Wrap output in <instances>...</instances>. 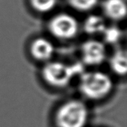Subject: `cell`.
<instances>
[{
    "label": "cell",
    "instance_id": "7a4b0ae2",
    "mask_svg": "<svg viewBox=\"0 0 127 127\" xmlns=\"http://www.w3.org/2000/svg\"><path fill=\"white\" fill-rule=\"evenodd\" d=\"M84 72L83 64L76 63L73 64L60 61H52L43 66L41 74L47 84L55 88H64L68 85L76 76Z\"/></svg>",
    "mask_w": 127,
    "mask_h": 127
},
{
    "label": "cell",
    "instance_id": "52a82bcc",
    "mask_svg": "<svg viewBox=\"0 0 127 127\" xmlns=\"http://www.w3.org/2000/svg\"><path fill=\"white\" fill-rule=\"evenodd\" d=\"M102 11L110 20L122 21L126 16V3L125 0H104Z\"/></svg>",
    "mask_w": 127,
    "mask_h": 127
},
{
    "label": "cell",
    "instance_id": "7c38bea8",
    "mask_svg": "<svg viewBox=\"0 0 127 127\" xmlns=\"http://www.w3.org/2000/svg\"><path fill=\"white\" fill-rule=\"evenodd\" d=\"M67 1L73 9L81 12L91 11L98 2V0H67Z\"/></svg>",
    "mask_w": 127,
    "mask_h": 127
},
{
    "label": "cell",
    "instance_id": "277c9868",
    "mask_svg": "<svg viewBox=\"0 0 127 127\" xmlns=\"http://www.w3.org/2000/svg\"><path fill=\"white\" fill-rule=\"evenodd\" d=\"M48 29L53 37L60 40L75 38L79 32V23L74 16L68 13H59L48 23Z\"/></svg>",
    "mask_w": 127,
    "mask_h": 127
},
{
    "label": "cell",
    "instance_id": "3957f363",
    "mask_svg": "<svg viewBox=\"0 0 127 127\" xmlns=\"http://www.w3.org/2000/svg\"><path fill=\"white\" fill-rule=\"evenodd\" d=\"M89 120V109L84 102L71 100L59 107L55 115L57 127H85Z\"/></svg>",
    "mask_w": 127,
    "mask_h": 127
},
{
    "label": "cell",
    "instance_id": "9c48e42d",
    "mask_svg": "<svg viewBox=\"0 0 127 127\" xmlns=\"http://www.w3.org/2000/svg\"><path fill=\"white\" fill-rule=\"evenodd\" d=\"M106 28L105 20L101 16L97 15H89L85 19L83 24L84 31L88 35H98L102 34L105 28Z\"/></svg>",
    "mask_w": 127,
    "mask_h": 127
},
{
    "label": "cell",
    "instance_id": "8fae6325",
    "mask_svg": "<svg viewBox=\"0 0 127 127\" xmlns=\"http://www.w3.org/2000/svg\"><path fill=\"white\" fill-rule=\"evenodd\" d=\"M102 35L105 42L109 44H116L122 38L121 30L116 26L106 27Z\"/></svg>",
    "mask_w": 127,
    "mask_h": 127
},
{
    "label": "cell",
    "instance_id": "30bf717a",
    "mask_svg": "<svg viewBox=\"0 0 127 127\" xmlns=\"http://www.w3.org/2000/svg\"><path fill=\"white\" fill-rule=\"evenodd\" d=\"M29 2L35 11L39 14H46L54 10L57 0H29Z\"/></svg>",
    "mask_w": 127,
    "mask_h": 127
},
{
    "label": "cell",
    "instance_id": "5b68a950",
    "mask_svg": "<svg viewBox=\"0 0 127 127\" xmlns=\"http://www.w3.org/2000/svg\"><path fill=\"white\" fill-rule=\"evenodd\" d=\"M81 58L85 64L97 66L101 64L106 58L105 44L96 39H88L81 45Z\"/></svg>",
    "mask_w": 127,
    "mask_h": 127
},
{
    "label": "cell",
    "instance_id": "ba28073f",
    "mask_svg": "<svg viewBox=\"0 0 127 127\" xmlns=\"http://www.w3.org/2000/svg\"><path fill=\"white\" fill-rule=\"evenodd\" d=\"M109 66L115 74L118 76L126 75L127 71V58L124 49L118 48L113 53L109 59Z\"/></svg>",
    "mask_w": 127,
    "mask_h": 127
},
{
    "label": "cell",
    "instance_id": "6da1fadb",
    "mask_svg": "<svg viewBox=\"0 0 127 127\" xmlns=\"http://www.w3.org/2000/svg\"><path fill=\"white\" fill-rule=\"evenodd\" d=\"M80 76V92L89 100L96 101L105 98L113 89L112 80L105 72H83Z\"/></svg>",
    "mask_w": 127,
    "mask_h": 127
},
{
    "label": "cell",
    "instance_id": "8992f818",
    "mask_svg": "<svg viewBox=\"0 0 127 127\" xmlns=\"http://www.w3.org/2000/svg\"><path fill=\"white\" fill-rule=\"evenodd\" d=\"M54 52L55 48L52 43L43 37L35 39L30 45L31 56L37 61H48L52 57Z\"/></svg>",
    "mask_w": 127,
    "mask_h": 127
}]
</instances>
